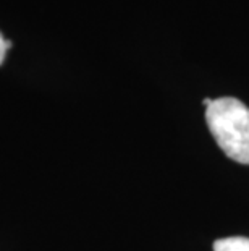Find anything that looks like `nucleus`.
I'll return each instance as SVG.
<instances>
[{
    "instance_id": "nucleus-1",
    "label": "nucleus",
    "mask_w": 249,
    "mask_h": 251,
    "mask_svg": "<svg viewBox=\"0 0 249 251\" xmlns=\"http://www.w3.org/2000/svg\"><path fill=\"white\" fill-rule=\"evenodd\" d=\"M205 120L222 151L249 165V107L235 98H220L205 109Z\"/></svg>"
},
{
    "instance_id": "nucleus-2",
    "label": "nucleus",
    "mask_w": 249,
    "mask_h": 251,
    "mask_svg": "<svg viewBox=\"0 0 249 251\" xmlns=\"http://www.w3.org/2000/svg\"><path fill=\"white\" fill-rule=\"evenodd\" d=\"M214 251H249V238L245 237L220 238L214 243Z\"/></svg>"
},
{
    "instance_id": "nucleus-3",
    "label": "nucleus",
    "mask_w": 249,
    "mask_h": 251,
    "mask_svg": "<svg viewBox=\"0 0 249 251\" xmlns=\"http://www.w3.org/2000/svg\"><path fill=\"white\" fill-rule=\"evenodd\" d=\"M12 47V42L7 41L5 37L2 36V33H0V65L3 63L5 60V55H7V50Z\"/></svg>"
}]
</instances>
